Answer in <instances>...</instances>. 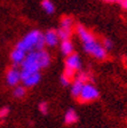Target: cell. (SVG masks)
<instances>
[{
    "mask_svg": "<svg viewBox=\"0 0 127 128\" xmlns=\"http://www.w3.org/2000/svg\"><path fill=\"white\" fill-rule=\"evenodd\" d=\"M16 47L22 49L25 53H30L33 50H42L45 47L44 34L38 30H32L28 32L25 37L17 42Z\"/></svg>",
    "mask_w": 127,
    "mask_h": 128,
    "instance_id": "1",
    "label": "cell"
},
{
    "mask_svg": "<svg viewBox=\"0 0 127 128\" xmlns=\"http://www.w3.org/2000/svg\"><path fill=\"white\" fill-rule=\"evenodd\" d=\"M40 65H39V58H38V50L30 52L27 54L25 58L21 63V79H25L29 77L30 74L35 73V72H39Z\"/></svg>",
    "mask_w": 127,
    "mask_h": 128,
    "instance_id": "2",
    "label": "cell"
},
{
    "mask_svg": "<svg viewBox=\"0 0 127 128\" xmlns=\"http://www.w3.org/2000/svg\"><path fill=\"white\" fill-rule=\"evenodd\" d=\"M81 69V61L78 54H71L66 56L65 60V69H64V76H66L70 79H73L76 72Z\"/></svg>",
    "mask_w": 127,
    "mask_h": 128,
    "instance_id": "3",
    "label": "cell"
},
{
    "mask_svg": "<svg viewBox=\"0 0 127 128\" xmlns=\"http://www.w3.org/2000/svg\"><path fill=\"white\" fill-rule=\"evenodd\" d=\"M100 93H98L97 88L92 84H85L81 89V93L78 96L80 103H87V102H93L98 98Z\"/></svg>",
    "mask_w": 127,
    "mask_h": 128,
    "instance_id": "4",
    "label": "cell"
},
{
    "mask_svg": "<svg viewBox=\"0 0 127 128\" xmlns=\"http://www.w3.org/2000/svg\"><path fill=\"white\" fill-rule=\"evenodd\" d=\"M84 50L97 60H104L106 57V50L104 49L102 44L97 42V41H94L88 45H84Z\"/></svg>",
    "mask_w": 127,
    "mask_h": 128,
    "instance_id": "5",
    "label": "cell"
},
{
    "mask_svg": "<svg viewBox=\"0 0 127 128\" xmlns=\"http://www.w3.org/2000/svg\"><path fill=\"white\" fill-rule=\"evenodd\" d=\"M76 31H77L78 37L80 38V40L82 41L84 45H88V44H92V42H94V41H96L94 34H93L90 31H88L85 26H82L81 24H78Z\"/></svg>",
    "mask_w": 127,
    "mask_h": 128,
    "instance_id": "6",
    "label": "cell"
},
{
    "mask_svg": "<svg viewBox=\"0 0 127 128\" xmlns=\"http://www.w3.org/2000/svg\"><path fill=\"white\" fill-rule=\"evenodd\" d=\"M6 80H7V84L9 86H17L21 81V71L16 66L11 68V69L7 71V74H6Z\"/></svg>",
    "mask_w": 127,
    "mask_h": 128,
    "instance_id": "7",
    "label": "cell"
},
{
    "mask_svg": "<svg viewBox=\"0 0 127 128\" xmlns=\"http://www.w3.org/2000/svg\"><path fill=\"white\" fill-rule=\"evenodd\" d=\"M44 39H45V45L49 46V47H54L58 44L60 39L57 36V31L54 29H49L47 30L45 34H44Z\"/></svg>",
    "mask_w": 127,
    "mask_h": 128,
    "instance_id": "8",
    "label": "cell"
},
{
    "mask_svg": "<svg viewBox=\"0 0 127 128\" xmlns=\"http://www.w3.org/2000/svg\"><path fill=\"white\" fill-rule=\"evenodd\" d=\"M25 56H27L25 52H23L22 49H20V48H17V47L14 48L11 53V60L14 63V66L20 65V64L23 62V60L25 58Z\"/></svg>",
    "mask_w": 127,
    "mask_h": 128,
    "instance_id": "9",
    "label": "cell"
},
{
    "mask_svg": "<svg viewBox=\"0 0 127 128\" xmlns=\"http://www.w3.org/2000/svg\"><path fill=\"white\" fill-rule=\"evenodd\" d=\"M40 79H41V76H40L39 72H35V73H32V74H30L29 77H27L25 79H23L22 81H23L24 84V87H35V86H37L38 84L40 82Z\"/></svg>",
    "mask_w": 127,
    "mask_h": 128,
    "instance_id": "10",
    "label": "cell"
},
{
    "mask_svg": "<svg viewBox=\"0 0 127 128\" xmlns=\"http://www.w3.org/2000/svg\"><path fill=\"white\" fill-rule=\"evenodd\" d=\"M38 58H39L40 69H46L50 64V55L46 50H38Z\"/></svg>",
    "mask_w": 127,
    "mask_h": 128,
    "instance_id": "11",
    "label": "cell"
},
{
    "mask_svg": "<svg viewBox=\"0 0 127 128\" xmlns=\"http://www.w3.org/2000/svg\"><path fill=\"white\" fill-rule=\"evenodd\" d=\"M85 82H82L80 79H78V78H76V79L73 80V81H71V94L73 97H77L80 95V93H81V89L82 87H84Z\"/></svg>",
    "mask_w": 127,
    "mask_h": 128,
    "instance_id": "12",
    "label": "cell"
},
{
    "mask_svg": "<svg viewBox=\"0 0 127 128\" xmlns=\"http://www.w3.org/2000/svg\"><path fill=\"white\" fill-rule=\"evenodd\" d=\"M78 121V114L73 109H69L64 114V124L65 125H73Z\"/></svg>",
    "mask_w": 127,
    "mask_h": 128,
    "instance_id": "13",
    "label": "cell"
},
{
    "mask_svg": "<svg viewBox=\"0 0 127 128\" xmlns=\"http://www.w3.org/2000/svg\"><path fill=\"white\" fill-rule=\"evenodd\" d=\"M61 52L64 56H69L73 54V45H72L71 40H63L61 42Z\"/></svg>",
    "mask_w": 127,
    "mask_h": 128,
    "instance_id": "14",
    "label": "cell"
},
{
    "mask_svg": "<svg viewBox=\"0 0 127 128\" xmlns=\"http://www.w3.org/2000/svg\"><path fill=\"white\" fill-rule=\"evenodd\" d=\"M41 7H42V9L47 14H49V15L54 14V12H55V6H54V4L50 0H42Z\"/></svg>",
    "mask_w": 127,
    "mask_h": 128,
    "instance_id": "15",
    "label": "cell"
},
{
    "mask_svg": "<svg viewBox=\"0 0 127 128\" xmlns=\"http://www.w3.org/2000/svg\"><path fill=\"white\" fill-rule=\"evenodd\" d=\"M73 26V20L69 16H64L63 18L61 20V29H65V30H72Z\"/></svg>",
    "mask_w": 127,
    "mask_h": 128,
    "instance_id": "16",
    "label": "cell"
},
{
    "mask_svg": "<svg viewBox=\"0 0 127 128\" xmlns=\"http://www.w3.org/2000/svg\"><path fill=\"white\" fill-rule=\"evenodd\" d=\"M13 95L14 97H16V98H23L24 96L27 95V89H25V87L24 86H15V89H14L13 92Z\"/></svg>",
    "mask_w": 127,
    "mask_h": 128,
    "instance_id": "17",
    "label": "cell"
},
{
    "mask_svg": "<svg viewBox=\"0 0 127 128\" xmlns=\"http://www.w3.org/2000/svg\"><path fill=\"white\" fill-rule=\"evenodd\" d=\"M71 33H72V30H65V29H60L57 30V36H58V39L63 41V40H69L70 37H71Z\"/></svg>",
    "mask_w": 127,
    "mask_h": 128,
    "instance_id": "18",
    "label": "cell"
},
{
    "mask_svg": "<svg viewBox=\"0 0 127 128\" xmlns=\"http://www.w3.org/2000/svg\"><path fill=\"white\" fill-rule=\"evenodd\" d=\"M102 46L104 47V49H105V50H110V49H112V47H113V42H112L111 39H108V38H105V39H103Z\"/></svg>",
    "mask_w": 127,
    "mask_h": 128,
    "instance_id": "19",
    "label": "cell"
},
{
    "mask_svg": "<svg viewBox=\"0 0 127 128\" xmlns=\"http://www.w3.org/2000/svg\"><path fill=\"white\" fill-rule=\"evenodd\" d=\"M38 108H39V111L41 112L42 114H47L48 113V103L47 102H41V103H39Z\"/></svg>",
    "mask_w": 127,
    "mask_h": 128,
    "instance_id": "20",
    "label": "cell"
},
{
    "mask_svg": "<svg viewBox=\"0 0 127 128\" xmlns=\"http://www.w3.org/2000/svg\"><path fill=\"white\" fill-rule=\"evenodd\" d=\"M9 108L8 106H4L0 109V119H4V118H6L8 114H9Z\"/></svg>",
    "mask_w": 127,
    "mask_h": 128,
    "instance_id": "21",
    "label": "cell"
},
{
    "mask_svg": "<svg viewBox=\"0 0 127 128\" xmlns=\"http://www.w3.org/2000/svg\"><path fill=\"white\" fill-rule=\"evenodd\" d=\"M71 81H72V80L70 79V78H68L66 76H64V74H62V77H61V84L63 86H65V87H66V86H69L70 84H71Z\"/></svg>",
    "mask_w": 127,
    "mask_h": 128,
    "instance_id": "22",
    "label": "cell"
},
{
    "mask_svg": "<svg viewBox=\"0 0 127 128\" xmlns=\"http://www.w3.org/2000/svg\"><path fill=\"white\" fill-rule=\"evenodd\" d=\"M118 4H119V5L121 6L124 9H127V0H119V1H118Z\"/></svg>",
    "mask_w": 127,
    "mask_h": 128,
    "instance_id": "23",
    "label": "cell"
},
{
    "mask_svg": "<svg viewBox=\"0 0 127 128\" xmlns=\"http://www.w3.org/2000/svg\"><path fill=\"white\" fill-rule=\"evenodd\" d=\"M105 2H110V4H114V2H118L119 0H104Z\"/></svg>",
    "mask_w": 127,
    "mask_h": 128,
    "instance_id": "24",
    "label": "cell"
}]
</instances>
